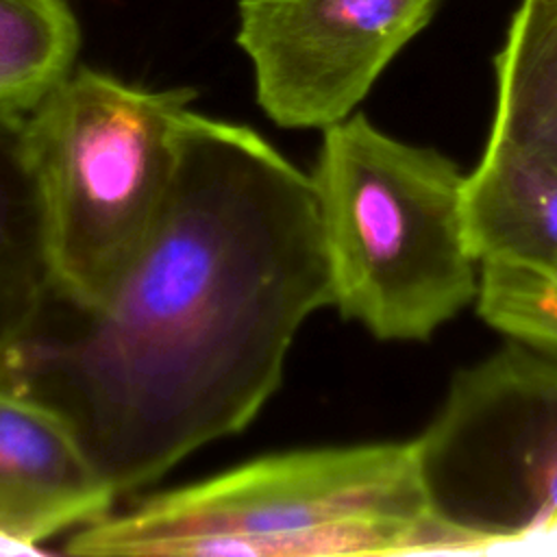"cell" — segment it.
Instances as JSON below:
<instances>
[{
  "label": "cell",
  "mask_w": 557,
  "mask_h": 557,
  "mask_svg": "<svg viewBox=\"0 0 557 557\" xmlns=\"http://www.w3.org/2000/svg\"><path fill=\"white\" fill-rule=\"evenodd\" d=\"M333 305L311 174L263 135L189 111L144 246L91 307L50 292L0 385L57 413L115 496L239 433Z\"/></svg>",
  "instance_id": "obj_1"
},
{
  "label": "cell",
  "mask_w": 557,
  "mask_h": 557,
  "mask_svg": "<svg viewBox=\"0 0 557 557\" xmlns=\"http://www.w3.org/2000/svg\"><path fill=\"white\" fill-rule=\"evenodd\" d=\"M453 550L418 446L376 442L265 455L83 524L67 555L331 557Z\"/></svg>",
  "instance_id": "obj_2"
},
{
  "label": "cell",
  "mask_w": 557,
  "mask_h": 557,
  "mask_svg": "<svg viewBox=\"0 0 557 557\" xmlns=\"http://www.w3.org/2000/svg\"><path fill=\"white\" fill-rule=\"evenodd\" d=\"M333 305L385 342H426L476 302L459 165L366 115L324 128L311 172Z\"/></svg>",
  "instance_id": "obj_3"
},
{
  "label": "cell",
  "mask_w": 557,
  "mask_h": 557,
  "mask_svg": "<svg viewBox=\"0 0 557 557\" xmlns=\"http://www.w3.org/2000/svg\"><path fill=\"white\" fill-rule=\"evenodd\" d=\"M194 98L74 67L26 113L57 296L98 305L135 259L174 185Z\"/></svg>",
  "instance_id": "obj_4"
},
{
  "label": "cell",
  "mask_w": 557,
  "mask_h": 557,
  "mask_svg": "<svg viewBox=\"0 0 557 557\" xmlns=\"http://www.w3.org/2000/svg\"><path fill=\"white\" fill-rule=\"evenodd\" d=\"M416 446L453 550L557 540V361L537 348L457 372Z\"/></svg>",
  "instance_id": "obj_5"
},
{
  "label": "cell",
  "mask_w": 557,
  "mask_h": 557,
  "mask_svg": "<svg viewBox=\"0 0 557 557\" xmlns=\"http://www.w3.org/2000/svg\"><path fill=\"white\" fill-rule=\"evenodd\" d=\"M440 0H239L237 44L263 113L283 128H329L368 96Z\"/></svg>",
  "instance_id": "obj_6"
},
{
  "label": "cell",
  "mask_w": 557,
  "mask_h": 557,
  "mask_svg": "<svg viewBox=\"0 0 557 557\" xmlns=\"http://www.w3.org/2000/svg\"><path fill=\"white\" fill-rule=\"evenodd\" d=\"M104 483L65 422L0 385V533L35 546L111 513Z\"/></svg>",
  "instance_id": "obj_7"
},
{
  "label": "cell",
  "mask_w": 557,
  "mask_h": 557,
  "mask_svg": "<svg viewBox=\"0 0 557 557\" xmlns=\"http://www.w3.org/2000/svg\"><path fill=\"white\" fill-rule=\"evenodd\" d=\"M463 224L479 263L557 278V170L490 135L463 183Z\"/></svg>",
  "instance_id": "obj_8"
},
{
  "label": "cell",
  "mask_w": 557,
  "mask_h": 557,
  "mask_svg": "<svg viewBox=\"0 0 557 557\" xmlns=\"http://www.w3.org/2000/svg\"><path fill=\"white\" fill-rule=\"evenodd\" d=\"M54 287L26 113L0 109V357L39 318Z\"/></svg>",
  "instance_id": "obj_9"
},
{
  "label": "cell",
  "mask_w": 557,
  "mask_h": 557,
  "mask_svg": "<svg viewBox=\"0 0 557 557\" xmlns=\"http://www.w3.org/2000/svg\"><path fill=\"white\" fill-rule=\"evenodd\" d=\"M496 102L490 135L557 170V2L522 0L494 57Z\"/></svg>",
  "instance_id": "obj_10"
},
{
  "label": "cell",
  "mask_w": 557,
  "mask_h": 557,
  "mask_svg": "<svg viewBox=\"0 0 557 557\" xmlns=\"http://www.w3.org/2000/svg\"><path fill=\"white\" fill-rule=\"evenodd\" d=\"M78 48L65 0H0V109H35L72 74Z\"/></svg>",
  "instance_id": "obj_11"
},
{
  "label": "cell",
  "mask_w": 557,
  "mask_h": 557,
  "mask_svg": "<svg viewBox=\"0 0 557 557\" xmlns=\"http://www.w3.org/2000/svg\"><path fill=\"white\" fill-rule=\"evenodd\" d=\"M481 318L516 342L557 357V278L505 263H481Z\"/></svg>",
  "instance_id": "obj_12"
},
{
  "label": "cell",
  "mask_w": 557,
  "mask_h": 557,
  "mask_svg": "<svg viewBox=\"0 0 557 557\" xmlns=\"http://www.w3.org/2000/svg\"><path fill=\"white\" fill-rule=\"evenodd\" d=\"M41 550L28 544H22L17 540H11L0 533V555H39Z\"/></svg>",
  "instance_id": "obj_13"
},
{
  "label": "cell",
  "mask_w": 557,
  "mask_h": 557,
  "mask_svg": "<svg viewBox=\"0 0 557 557\" xmlns=\"http://www.w3.org/2000/svg\"><path fill=\"white\" fill-rule=\"evenodd\" d=\"M533 2H542V4H555L557 0H533Z\"/></svg>",
  "instance_id": "obj_14"
}]
</instances>
